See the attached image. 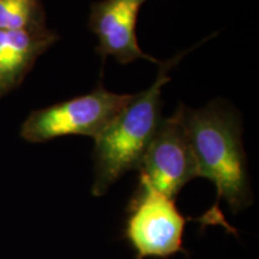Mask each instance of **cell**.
Segmentation results:
<instances>
[{
    "label": "cell",
    "mask_w": 259,
    "mask_h": 259,
    "mask_svg": "<svg viewBox=\"0 0 259 259\" xmlns=\"http://www.w3.org/2000/svg\"><path fill=\"white\" fill-rule=\"evenodd\" d=\"M138 170V189L176 199L183 187L197 178L192 149L183 122L181 106L160 122Z\"/></svg>",
    "instance_id": "cell-5"
},
{
    "label": "cell",
    "mask_w": 259,
    "mask_h": 259,
    "mask_svg": "<svg viewBox=\"0 0 259 259\" xmlns=\"http://www.w3.org/2000/svg\"><path fill=\"white\" fill-rule=\"evenodd\" d=\"M47 28L42 0H0V30Z\"/></svg>",
    "instance_id": "cell-8"
},
{
    "label": "cell",
    "mask_w": 259,
    "mask_h": 259,
    "mask_svg": "<svg viewBox=\"0 0 259 259\" xmlns=\"http://www.w3.org/2000/svg\"><path fill=\"white\" fill-rule=\"evenodd\" d=\"M181 58L160 63L153 85L135 94L124 108L95 139L92 192L101 197L130 170H137L162 120L161 90L170 78L171 67Z\"/></svg>",
    "instance_id": "cell-2"
},
{
    "label": "cell",
    "mask_w": 259,
    "mask_h": 259,
    "mask_svg": "<svg viewBox=\"0 0 259 259\" xmlns=\"http://www.w3.org/2000/svg\"><path fill=\"white\" fill-rule=\"evenodd\" d=\"M180 106L197 177L211 181L218 192V203L198 221L203 228L222 225L228 232L235 233L220 213L219 202L225 199L233 213L248 208L253 202L240 121L234 112L216 102L197 111Z\"/></svg>",
    "instance_id": "cell-1"
},
{
    "label": "cell",
    "mask_w": 259,
    "mask_h": 259,
    "mask_svg": "<svg viewBox=\"0 0 259 259\" xmlns=\"http://www.w3.org/2000/svg\"><path fill=\"white\" fill-rule=\"evenodd\" d=\"M59 36L48 28L0 30V99L17 88Z\"/></svg>",
    "instance_id": "cell-7"
},
{
    "label": "cell",
    "mask_w": 259,
    "mask_h": 259,
    "mask_svg": "<svg viewBox=\"0 0 259 259\" xmlns=\"http://www.w3.org/2000/svg\"><path fill=\"white\" fill-rule=\"evenodd\" d=\"M147 0H100L90 6L89 28L99 38L96 52L114 57L120 64L137 59L158 63L145 54L136 37L139 10Z\"/></svg>",
    "instance_id": "cell-6"
},
{
    "label": "cell",
    "mask_w": 259,
    "mask_h": 259,
    "mask_svg": "<svg viewBox=\"0 0 259 259\" xmlns=\"http://www.w3.org/2000/svg\"><path fill=\"white\" fill-rule=\"evenodd\" d=\"M186 222L176 199L137 187L126 209L122 238L134 250L135 259H169L187 253L184 247Z\"/></svg>",
    "instance_id": "cell-4"
},
{
    "label": "cell",
    "mask_w": 259,
    "mask_h": 259,
    "mask_svg": "<svg viewBox=\"0 0 259 259\" xmlns=\"http://www.w3.org/2000/svg\"><path fill=\"white\" fill-rule=\"evenodd\" d=\"M131 99V94L108 92L100 84L87 95L31 112L22 125L21 136L31 143L71 135L96 139Z\"/></svg>",
    "instance_id": "cell-3"
}]
</instances>
